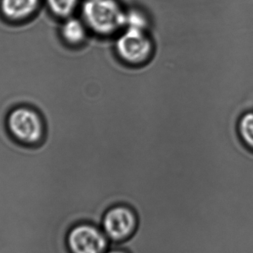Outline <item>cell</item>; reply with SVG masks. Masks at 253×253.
Instances as JSON below:
<instances>
[{"mask_svg": "<svg viewBox=\"0 0 253 253\" xmlns=\"http://www.w3.org/2000/svg\"><path fill=\"white\" fill-rule=\"evenodd\" d=\"M6 126L10 136L22 145H40L45 137L44 118L37 109L28 105L12 108L6 117Z\"/></svg>", "mask_w": 253, "mask_h": 253, "instance_id": "6da1fadb", "label": "cell"}, {"mask_svg": "<svg viewBox=\"0 0 253 253\" xmlns=\"http://www.w3.org/2000/svg\"><path fill=\"white\" fill-rule=\"evenodd\" d=\"M83 16L86 25L99 35H111L126 26V13L116 0H87Z\"/></svg>", "mask_w": 253, "mask_h": 253, "instance_id": "7a4b0ae2", "label": "cell"}, {"mask_svg": "<svg viewBox=\"0 0 253 253\" xmlns=\"http://www.w3.org/2000/svg\"><path fill=\"white\" fill-rule=\"evenodd\" d=\"M116 51L128 66H143L151 59L153 44L144 30L127 28L117 40Z\"/></svg>", "mask_w": 253, "mask_h": 253, "instance_id": "3957f363", "label": "cell"}, {"mask_svg": "<svg viewBox=\"0 0 253 253\" xmlns=\"http://www.w3.org/2000/svg\"><path fill=\"white\" fill-rule=\"evenodd\" d=\"M66 243L71 253H105L111 246L102 227L87 221L77 223L71 227Z\"/></svg>", "mask_w": 253, "mask_h": 253, "instance_id": "277c9868", "label": "cell"}, {"mask_svg": "<svg viewBox=\"0 0 253 253\" xmlns=\"http://www.w3.org/2000/svg\"><path fill=\"white\" fill-rule=\"evenodd\" d=\"M137 225L138 218L135 211L126 204H117L107 210L101 227L111 244H117L131 237Z\"/></svg>", "mask_w": 253, "mask_h": 253, "instance_id": "5b68a950", "label": "cell"}, {"mask_svg": "<svg viewBox=\"0 0 253 253\" xmlns=\"http://www.w3.org/2000/svg\"><path fill=\"white\" fill-rule=\"evenodd\" d=\"M38 2L39 0H1V8L10 19H23L37 9Z\"/></svg>", "mask_w": 253, "mask_h": 253, "instance_id": "8992f818", "label": "cell"}, {"mask_svg": "<svg viewBox=\"0 0 253 253\" xmlns=\"http://www.w3.org/2000/svg\"><path fill=\"white\" fill-rule=\"evenodd\" d=\"M62 36L70 45H80L86 38L85 26L79 19L70 18L62 25Z\"/></svg>", "mask_w": 253, "mask_h": 253, "instance_id": "52a82bcc", "label": "cell"}, {"mask_svg": "<svg viewBox=\"0 0 253 253\" xmlns=\"http://www.w3.org/2000/svg\"><path fill=\"white\" fill-rule=\"evenodd\" d=\"M238 127L243 142L253 150V112L244 114L239 120Z\"/></svg>", "mask_w": 253, "mask_h": 253, "instance_id": "ba28073f", "label": "cell"}, {"mask_svg": "<svg viewBox=\"0 0 253 253\" xmlns=\"http://www.w3.org/2000/svg\"><path fill=\"white\" fill-rule=\"evenodd\" d=\"M79 0H47L50 10L59 16L67 17L74 12Z\"/></svg>", "mask_w": 253, "mask_h": 253, "instance_id": "9c48e42d", "label": "cell"}, {"mask_svg": "<svg viewBox=\"0 0 253 253\" xmlns=\"http://www.w3.org/2000/svg\"><path fill=\"white\" fill-rule=\"evenodd\" d=\"M147 25L145 16L138 10H132L126 13V26L127 28L144 30Z\"/></svg>", "mask_w": 253, "mask_h": 253, "instance_id": "30bf717a", "label": "cell"}, {"mask_svg": "<svg viewBox=\"0 0 253 253\" xmlns=\"http://www.w3.org/2000/svg\"><path fill=\"white\" fill-rule=\"evenodd\" d=\"M105 253H128L126 251L123 249H118V248H110Z\"/></svg>", "mask_w": 253, "mask_h": 253, "instance_id": "8fae6325", "label": "cell"}]
</instances>
